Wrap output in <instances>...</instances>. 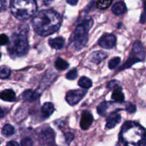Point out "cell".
Wrapping results in <instances>:
<instances>
[{"instance_id": "30bf717a", "label": "cell", "mask_w": 146, "mask_h": 146, "mask_svg": "<svg viewBox=\"0 0 146 146\" xmlns=\"http://www.w3.org/2000/svg\"><path fill=\"white\" fill-rule=\"evenodd\" d=\"M94 118L89 111H85L82 113L81 121H80V126L83 130H88L92 124Z\"/></svg>"}, {"instance_id": "603a6c76", "label": "cell", "mask_w": 146, "mask_h": 146, "mask_svg": "<svg viewBox=\"0 0 146 146\" xmlns=\"http://www.w3.org/2000/svg\"><path fill=\"white\" fill-rule=\"evenodd\" d=\"M11 74V70L6 66L0 67V78L1 79H6L8 78Z\"/></svg>"}, {"instance_id": "7402d4cb", "label": "cell", "mask_w": 146, "mask_h": 146, "mask_svg": "<svg viewBox=\"0 0 146 146\" xmlns=\"http://www.w3.org/2000/svg\"><path fill=\"white\" fill-rule=\"evenodd\" d=\"M112 1L113 0H98L96 3V7L99 9H106L111 6Z\"/></svg>"}, {"instance_id": "e0dca14e", "label": "cell", "mask_w": 146, "mask_h": 146, "mask_svg": "<svg viewBox=\"0 0 146 146\" xmlns=\"http://www.w3.org/2000/svg\"><path fill=\"white\" fill-rule=\"evenodd\" d=\"M113 90V92L111 96V98L116 102L122 103L123 101H124L125 96H124V94L122 91V88L119 86H118Z\"/></svg>"}, {"instance_id": "ac0fdd59", "label": "cell", "mask_w": 146, "mask_h": 146, "mask_svg": "<svg viewBox=\"0 0 146 146\" xmlns=\"http://www.w3.org/2000/svg\"><path fill=\"white\" fill-rule=\"evenodd\" d=\"M127 8L123 1H118L115 3L112 7V11L115 15H121L126 11Z\"/></svg>"}, {"instance_id": "d4e9b609", "label": "cell", "mask_w": 146, "mask_h": 146, "mask_svg": "<svg viewBox=\"0 0 146 146\" xmlns=\"http://www.w3.org/2000/svg\"><path fill=\"white\" fill-rule=\"evenodd\" d=\"M120 62H121L120 57H114L112 59L110 60L109 63H108V67H109L110 69H113L118 66Z\"/></svg>"}, {"instance_id": "cb8c5ba5", "label": "cell", "mask_w": 146, "mask_h": 146, "mask_svg": "<svg viewBox=\"0 0 146 146\" xmlns=\"http://www.w3.org/2000/svg\"><path fill=\"white\" fill-rule=\"evenodd\" d=\"M107 109H108V104L106 101H104V102L101 103L97 107V112L99 115H103L106 113Z\"/></svg>"}, {"instance_id": "f546056e", "label": "cell", "mask_w": 146, "mask_h": 146, "mask_svg": "<svg viewBox=\"0 0 146 146\" xmlns=\"http://www.w3.org/2000/svg\"><path fill=\"white\" fill-rule=\"evenodd\" d=\"M74 135L71 133H65V141L67 144H70V143L74 140Z\"/></svg>"}, {"instance_id": "8d00e7d4", "label": "cell", "mask_w": 146, "mask_h": 146, "mask_svg": "<svg viewBox=\"0 0 146 146\" xmlns=\"http://www.w3.org/2000/svg\"><path fill=\"white\" fill-rule=\"evenodd\" d=\"M1 53H0V58H1Z\"/></svg>"}, {"instance_id": "d6986e66", "label": "cell", "mask_w": 146, "mask_h": 146, "mask_svg": "<svg viewBox=\"0 0 146 146\" xmlns=\"http://www.w3.org/2000/svg\"><path fill=\"white\" fill-rule=\"evenodd\" d=\"M78 86L81 88H84V89H88L92 86V81L90 78H87V77L83 76L79 79L78 82Z\"/></svg>"}, {"instance_id": "9c48e42d", "label": "cell", "mask_w": 146, "mask_h": 146, "mask_svg": "<svg viewBox=\"0 0 146 146\" xmlns=\"http://www.w3.org/2000/svg\"><path fill=\"white\" fill-rule=\"evenodd\" d=\"M131 54L136 57L140 61L145 59V49L142 43L140 41H136L133 46V49Z\"/></svg>"}, {"instance_id": "484cf974", "label": "cell", "mask_w": 146, "mask_h": 146, "mask_svg": "<svg viewBox=\"0 0 146 146\" xmlns=\"http://www.w3.org/2000/svg\"><path fill=\"white\" fill-rule=\"evenodd\" d=\"M77 76H78V71L76 68H73L70 70L66 75V77L68 80H74L77 78Z\"/></svg>"}, {"instance_id": "8fae6325", "label": "cell", "mask_w": 146, "mask_h": 146, "mask_svg": "<svg viewBox=\"0 0 146 146\" xmlns=\"http://www.w3.org/2000/svg\"><path fill=\"white\" fill-rule=\"evenodd\" d=\"M121 121V116L118 113H112L108 117L106 121V127L108 129H111L114 128L117 124L119 123Z\"/></svg>"}, {"instance_id": "6da1fadb", "label": "cell", "mask_w": 146, "mask_h": 146, "mask_svg": "<svg viewBox=\"0 0 146 146\" xmlns=\"http://www.w3.org/2000/svg\"><path fill=\"white\" fill-rule=\"evenodd\" d=\"M61 24V15L54 10H42L32 19L35 32L41 36L53 34L58 30Z\"/></svg>"}, {"instance_id": "8992f818", "label": "cell", "mask_w": 146, "mask_h": 146, "mask_svg": "<svg viewBox=\"0 0 146 146\" xmlns=\"http://www.w3.org/2000/svg\"><path fill=\"white\" fill-rule=\"evenodd\" d=\"M40 143L44 146H55V133L50 128L43 129L38 135Z\"/></svg>"}, {"instance_id": "5bb4252c", "label": "cell", "mask_w": 146, "mask_h": 146, "mask_svg": "<svg viewBox=\"0 0 146 146\" xmlns=\"http://www.w3.org/2000/svg\"><path fill=\"white\" fill-rule=\"evenodd\" d=\"M39 96V94L36 91H32V90H26L22 94V98L24 101L32 102L36 101Z\"/></svg>"}, {"instance_id": "5b68a950", "label": "cell", "mask_w": 146, "mask_h": 146, "mask_svg": "<svg viewBox=\"0 0 146 146\" xmlns=\"http://www.w3.org/2000/svg\"><path fill=\"white\" fill-rule=\"evenodd\" d=\"M93 25L94 21L92 19H88L77 26L71 39V43L74 44L76 49L81 50L86 45L88 40V31Z\"/></svg>"}, {"instance_id": "7c38bea8", "label": "cell", "mask_w": 146, "mask_h": 146, "mask_svg": "<svg viewBox=\"0 0 146 146\" xmlns=\"http://www.w3.org/2000/svg\"><path fill=\"white\" fill-rule=\"evenodd\" d=\"M48 44L52 48L56 50H60L63 48L65 44V40L62 37H56V38H50L48 40Z\"/></svg>"}, {"instance_id": "4fadbf2b", "label": "cell", "mask_w": 146, "mask_h": 146, "mask_svg": "<svg viewBox=\"0 0 146 146\" xmlns=\"http://www.w3.org/2000/svg\"><path fill=\"white\" fill-rule=\"evenodd\" d=\"M54 106L52 103L51 102H46L41 107V113H42V116L44 118H47L53 114L54 112Z\"/></svg>"}, {"instance_id": "44dd1931", "label": "cell", "mask_w": 146, "mask_h": 146, "mask_svg": "<svg viewBox=\"0 0 146 146\" xmlns=\"http://www.w3.org/2000/svg\"><path fill=\"white\" fill-rule=\"evenodd\" d=\"M2 135L6 137H9L14 133V128L10 124H6L1 130Z\"/></svg>"}, {"instance_id": "52a82bcc", "label": "cell", "mask_w": 146, "mask_h": 146, "mask_svg": "<svg viewBox=\"0 0 146 146\" xmlns=\"http://www.w3.org/2000/svg\"><path fill=\"white\" fill-rule=\"evenodd\" d=\"M86 93V90H71L66 94V100L69 105L75 106L83 99Z\"/></svg>"}, {"instance_id": "9a60e30c", "label": "cell", "mask_w": 146, "mask_h": 146, "mask_svg": "<svg viewBox=\"0 0 146 146\" xmlns=\"http://www.w3.org/2000/svg\"><path fill=\"white\" fill-rule=\"evenodd\" d=\"M107 54L105 52L101 51H95L92 53L90 56V60L95 64H99L101 61L105 60L107 58Z\"/></svg>"}, {"instance_id": "d6a6232c", "label": "cell", "mask_w": 146, "mask_h": 146, "mask_svg": "<svg viewBox=\"0 0 146 146\" xmlns=\"http://www.w3.org/2000/svg\"><path fill=\"white\" fill-rule=\"evenodd\" d=\"M78 0H66V2L68 4H69L70 5L72 6H75L76 5V4L78 3Z\"/></svg>"}, {"instance_id": "836d02e7", "label": "cell", "mask_w": 146, "mask_h": 146, "mask_svg": "<svg viewBox=\"0 0 146 146\" xmlns=\"http://www.w3.org/2000/svg\"><path fill=\"white\" fill-rule=\"evenodd\" d=\"M6 146H19L18 144V143H17L16 141H10L7 144Z\"/></svg>"}, {"instance_id": "d590c367", "label": "cell", "mask_w": 146, "mask_h": 146, "mask_svg": "<svg viewBox=\"0 0 146 146\" xmlns=\"http://www.w3.org/2000/svg\"><path fill=\"white\" fill-rule=\"evenodd\" d=\"M4 115V112L3 111L2 109H1V108H0V118H2Z\"/></svg>"}, {"instance_id": "ffe728a7", "label": "cell", "mask_w": 146, "mask_h": 146, "mask_svg": "<svg viewBox=\"0 0 146 146\" xmlns=\"http://www.w3.org/2000/svg\"><path fill=\"white\" fill-rule=\"evenodd\" d=\"M55 66L56 68L60 71H63V70L66 69L68 67V63L66 61L61 58H57L56 61L55 62Z\"/></svg>"}, {"instance_id": "277c9868", "label": "cell", "mask_w": 146, "mask_h": 146, "mask_svg": "<svg viewBox=\"0 0 146 146\" xmlns=\"http://www.w3.org/2000/svg\"><path fill=\"white\" fill-rule=\"evenodd\" d=\"M7 50L11 57L24 56L29 51V42L27 34L24 31L14 33L12 35Z\"/></svg>"}, {"instance_id": "e575fe53", "label": "cell", "mask_w": 146, "mask_h": 146, "mask_svg": "<svg viewBox=\"0 0 146 146\" xmlns=\"http://www.w3.org/2000/svg\"><path fill=\"white\" fill-rule=\"evenodd\" d=\"M54 1V0H43V3H44L45 5H48V4H50Z\"/></svg>"}, {"instance_id": "2e32d148", "label": "cell", "mask_w": 146, "mask_h": 146, "mask_svg": "<svg viewBox=\"0 0 146 146\" xmlns=\"http://www.w3.org/2000/svg\"><path fill=\"white\" fill-rule=\"evenodd\" d=\"M0 98L3 101L12 102L16 100V94L11 89H7L0 93Z\"/></svg>"}, {"instance_id": "f1b7e54d", "label": "cell", "mask_w": 146, "mask_h": 146, "mask_svg": "<svg viewBox=\"0 0 146 146\" xmlns=\"http://www.w3.org/2000/svg\"><path fill=\"white\" fill-rule=\"evenodd\" d=\"M9 38L5 34H0V46L7 45L9 44Z\"/></svg>"}, {"instance_id": "1f68e13d", "label": "cell", "mask_w": 146, "mask_h": 146, "mask_svg": "<svg viewBox=\"0 0 146 146\" xmlns=\"http://www.w3.org/2000/svg\"><path fill=\"white\" fill-rule=\"evenodd\" d=\"M118 86H119V84H118V82H117L116 81H111V82L108 83V88H112V89H113L114 88H115V87Z\"/></svg>"}, {"instance_id": "4dcf8cb0", "label": "cell", "mask_w": 146, "mask_h": 146, "mask_svg": "<svg viewBox=\"0 0 146 146\" xmlns=\"http://www.w3.org/2000/svg\"><path fill=\"white\" fill-rule=\"evenodd\" d=\"M140 21L141 24H145L146 23V1H144V11L141 14Z\"/></svg>"}, {"instance_id": "7a4b0ae2", "label": "cell", "mask_w": 146, "mask_h": 146, "mask_svg": "<svg viewBox=\"0 0 146 146\" xmlns=\"http://www.w3.org/2000/svg\"><path fill=\"white\" fill-rule=\"evenodd\" d=\"M120 138L125 146H145L146 131L137 123L127 121L121 128Z\"/></svg>"}, {"instance_id": "3957f363", "label": "cell", "mask_w": 146, "mask_h": 146, "mask_svg": "<svg viewBox=\"0 0 146 146\" xmlns=\"http://www.w3.org/2000/svg\"><path fill=\"white\" fill-rule=\"evenodd\" d=\"M10 9L13 15L19 20L25 21L32 17L37 10L36 0H11Z\"/></svg>"}, {"instance_id": "ba28073f", "label": "cell", "mask_w": 146, "mask_h": 146, "mask_svg": "<svg viewBox=\"0 0 146 146\" xmlns=\"http://www.w3.org/2000/svg\"><path fill=\"white\" fill-rule=\"evenodd\" d=\"M116 44V37L112 34H106L103 35L98 40L100 46L106 49L113 48Z\"/></svg>"}, {"instance_id": "83f0119b", "label": "cell", "mask_w": 146, "mask_h": 146, "mask_svg": "<svg viewBox=\"0 0 146 146\" xmlns=\"http://www.w3.org/2000/svg\"><path fill=\"white\" fill-rule=\"evenodd\" d=\"M33 141L30 138H24L21 141V146H33Z\"/></svg>"}, {"instance_id": "4316f807", "label": "cell", "mask_w": 146, "mask_h": 146, "mask_svg": "<svg viewBox=\"0 0 146 146\" xmlns=\"http://www.w3.org/2000/svg\"><path fill=\"white\" fill-rule=\"evenodd\" d=\"M125 110L129 113H133L136 111V107L134 104H131V103H127L126 105H125Z\"/></svg>"}]
</instances>
